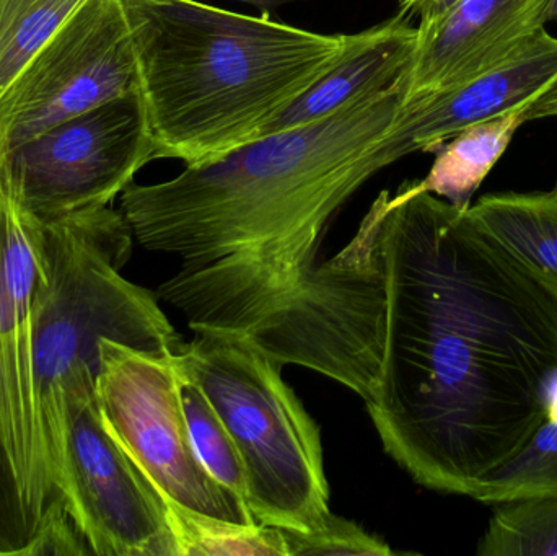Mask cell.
Returning <instances> with one entry per match:
<instances>
[{
	"instance_id": "5b68a950",
	"label": "cell",
	"mask_w": 557,
	"mask_h": 556,
	"mask_svg": "<svg viewBox=\"0 0 557 556\" xmlns=\"http://www.w3.org/2000/svg\"><path fill=\"white\" fill-rule=\"evenodd\" d=\"M39 238L33 349L41 400L72 366L88 365L98 375L101 339L156 355L183 348L159 297L121 274L134 242L123 212L103 206L39 221Z\"/></svg>"
},
{
	"instance_id": "30bf717a",
	"label": "cell",
	"mask_w": 557,
	"mask_h": 556,
	"mask_svg": "<svg viewBox=\"0 0 557 556\" xmlns=\"http://www.w3.org/2000/svg\"><path fill=\"white\" fill-rule=\"evenodd\" d=\"M156 160L139 94L100 104L0 156V183L39 221L110 206Z\"/></svg>"
},
{
	"instance_id": "5bb4252c",
	"label": "cell",
	"mask_w": 557,
	"mask_h": 556,
	"mask_svg": "<svg viewBox=\"0 0 557 556\" xmlns=\"http://www.w3.org/2000/svg\"><path fill=\"white\" fill-rule=\"evenodd\" d=\"M418 25L412 16L398 15L360 32L359 41L317 84L264 129L267 134L304 126L333 113L369 91H379L405 77L414 51Z\"/></svg>"
},
{
	"instance_id": "484cf974",
	"label": "cell",
	"mask_w": 557,
	"mask_h": 556,
	"mask_svg": "<svg viewBox=\"0 0 557 556\" xmlns=\"http://www.w3.org/2000/svg\"><path fill=\"white\" fill-rule=\"evenodd\" d=\"M546 415L545 420H557V375L549 387L548 395H546Z\"/></svg>"
},
{
	"instance_id": "ba28073f",
	"label": "cell",
	"mask_w": 557,
	"mask_h": 556,
	"mask_svg": "<svg viewBox=\"0 0 557 556\" xmlns=\"http://www.w3.org/2000/svg\"><path fill=\"white\" fill-rule=\"evenodd\" d=\"M39 221L0 183V495L23 542V555L49 508L61 499L33 349V302L41 273Z\"/></svg>"
},
{
	"instance_id": "8992f818",
	"label": "cell",
	"mask_w": 557,
	"mask_h": 556,
	"mask_svg": "<svg viewBox=\"0 0 557 556\" xmlns=\"http://www.w3.org/2000/svg\"><path fill=\"white\" fill-rule=\"evenodd\" d=\"M386 201L388 193H380L356 235L331 260L221 330L244 333L282 368L311 369L369 400L382 356L380 221Z\"/></svg>"
},
{
	"instance_id": "6da1fadb",
	"label": "cell",
	"mask_w": 557,
	"mask_h": 556,
	"mask_svg": "<svg viewBox=\"0 0 557 556\" xmlns=\"http://www.w3.org/2000/svg\"><path fill=\"white\" fill-rule=\"evenodd\" d=\"M380 248L382 358L367 411L416 483L471 498L545 421L557 296L418 182L389 196Z\"/></svg>"
},
{
	"instance_id": "8fae6325",
	"label": "cell",
	"mask_w": 557,
	"mask_h": 556,
	"mask_svg": "<svg viewBox=\"0 0 557 556\" xmlns=\"http://www.w3.org/2000/svg\"><path fill=\"white\" fill-rule=\"evenodd\" d=\"M136 91V55L123 3L87 0L0 95V156Z\"/></svg>"
},
{
	"instance_id": "ac0fdd59",
	"label": "cell",
	"mask_w": 557,
	"mask_h": 556,
	"mask_svg": "<svg viewBox=\"0 0 557 556\" xmlns=\"http://www.w3.org/2000/svg\"><path fill=\"white\" fill-rule=\"evenodd\" d=\"M471 498L500 505L523 498H557V420H545L532 440L478 485Z\"/></svg>"
},
{
	"instance_id": "d4e9b609",
	"label": "cell",
	"mask_w": 557,
	"mask_h": 556,
	"mask_svg": "<svg viewBox=\"0 0 557 556\" xmlns=\"http://www.w3.org/2000/svg\"><path fill=\"white\" fill-rule=\"evenodd\" d=\"M201 2H208V0H201ZM228 2L248 3V5L257 7L261 13L271 15V13H273L274 10H277L278 7L287 5V3L300 2V0H228Z\"/></svg>"
},
{
	"instance_id": "9c48e42d",
	"label": "cell",
	"mask_w": 557,
	"mask_h": 556,
	"mask_svg": "<svg viewBox=\"0 0 557 556\" xmlns=\"http://www.w3.org/2000/svg\"><path fill=\"white\" fill-rule=\"evenodd\" d=\"M95 394L108 431L166 502L195 515L258 524L247 505L212 479L196 456L180 398L175 355L101 339Z\"/></svg>"
},
{
	"instance_id": "7a4b0ae2",
	"label": "cell",
	"mask_w": 557,
	"mask_h": 556,
	"mask_svg": "<svg viewBox=\"0 0 557 556\" xmlns=\"http://www.w3.org/2000/svg\"><path fill=\"white\" fill-rule=\"evenodd\" d=\"M405 77L320 120L186 165L175 178L131 183L120 211L134 240L183 260L157 297L191 330L225 329L304 280L334 215L398 162L389 133Z\"/></svg>"
},
{
	"instance_id": "277c9868",
	"label": "cell",
	"mask_w": 557,
	"mask_h": 556,
	"mask_svg": "<svg viewBox=\"0 0 557 556\" xmlns=\"http://www.w3.org/2000/svg\"><path fill=\"white\" fill-rule=\"evenodd\" d=\"M175 355L224 421L247 475L258 524L313 532L331 516L320 428L282 379V366L244 333L193 330Z\"/></svg>"
},
{
	"instance_id": "603a6c76",
	"label": "cell",
	"mask_w": 557,
	"mask_h": 556,
	"mask_svg": "<svg viewBox=\"0 0 557 556\" xmlns=\"http://www.w3.org/2000/svg\"><path fill=\"white\" fill-rule=\"evenodd\" d=\"M15 545L12 519H10L9 509L0 495V556L12 554Z\"/></svg>"
},
{
	"instance_id": "d6986e66",
	"label": "cell",
	"mask_w": 557,
	"mask_h": 556,
	"mask_svg": "<svg viewBox=\"0 0 557 556\" xmlns=\"http://www.w3.org/2000/svg\"><path fill=\"white\" fill-rule=\"evenodd\" d=\"M169 505L182 556H288L282 529L235 524Z\"/></svg>"
},
{
	"instance_id": "44dd1931",
	"label": "cell",
	"mask_w": 557,
	"mask_h": 556,
	"mask_svg": "<svg viewBox=\"0 0 557 556\" xmlns=\"http://www.w3.org/2000/svg\"><path fill=\"white\" fill-rule=\"evenodd\" d=\"M478 555L557 556V498H523L496 505Z\"/></svg>"
},
{
	"instance_id": "cb8c5ba5",
	"label": "cell",
	"mask_w": 557,
	"mask_h": 556,
	"mask_svg": "<svg viewBox=\"0 0 557 556\" xmlns=\"http://www.w3.org/2000/svg\"><path fill=\"white\" fill-rule=\"evenodd\" d=\"M527 114H529V120L546 116V114H557V87L543 95L535 103L530 104Z\"/></svg>"
},
{
	"instance_id": "7402d4cb",
	"label": "cell",
	"mask_w": 557,
	"mask_h": 556,
	"mask_svg": "<svg viewBox=\"0 0 557 556\" xmlns=\"http://www.w3.org/2000/svg\"><path fill=\"white\" fill-rule=\"evenodd\" d=\"M288 556L363 555L389 556L395 554L388 544L363 531L354 522L331 512L321 528L313 532L284 531Z\"/></svg>"
},
{
	"instance_id": "9a60e30c",
	"label": "cell",
	"mask_w": 557,
	"mask_h": 556,
	"mask_svg": "<svg viewBox=\"0 0 557 556\" xmlns=\"http://www.w3.org/2000/svg\"><path fill=\"white\" fill-rule=\"evenodd\" d=\"M467 212L557 296V185L486 195Z\"/></svg>"
},
{
	"instance_id": "3957f363",
	"label": "cell",
	"mask_w": 557,
	"mask_h": 556,
	"mask_svg": "<svg viewBox=\"0 0 557 556\" xmlns=\"http://www.w3.org/2000/svg\"><path fill=\"white\" fill-rule=\"evenodd\" d=\"M156 159L211 162L251 140L359 41L201 0H121Z\"/></svg>"
},
{
	"instance_id": "7c38bea8",
	"label": "cell",
	"mask_w": 557,
	"mask_h": 556,
	"mask_svg": "<svg viewBox=\"0 0 557 556\" xmlns=\"http://www.w3.org/2000/svg\"><path fill=\"white\" fill-rule=\"evenodd\" d=\"M549 0H460L422 16L401 107L442 94L512 54L545 28Z\"/></svg>"
},
{
	"instance_id": "ffe728a7",
	"label": "cell",
	"mask_w": 557,
	"mask_h": 556,
	"mask_svg": "<svg viewBox=\"0 0 557 556\" xmlns=\"http://www.w3.org/2000/svg\"><path fill=\"white\" fill-rule=\"evenodd\" d=\"M176 371L183 413L196 456L212 479L234 492L247 505V475L227 427L205 392L178 368Z\"/></svg>"
},
{
	"instance_id": "e0dca14e",
	"label": "cell",
	"mask_w": 557,
	"mask_h": 556,
	"mask_svg": "<svg viewBox=\"0 0 557 556\" xmlns=\"http://www.w3.org/2000/svg\"><path fill=\"white\" fill-rule=\"evenodd\" d=\"M87 0H0V95Z\"/></svg>"
},
{
	"instance_id": "4fadbf2b",
	"label": "cell",
	"mask_w": 557,
	"mask_h": 556,
	"mask_svg": "<svg viewBox=\"0 0 557 556\" xmlns=\"http://www.w3.org/2000/svg\"><path fill=\"white\" fill-rule=\"evenodd\" d=\"M557 87V38L543 28L512 54L474 77L401 107L392 137L398 159L431 152L461 131L522 110Z\"/></svg>"
},
{
	"instance_id": "4316f807",
	"label": "cell",
	"mask_w": 557,
	"mask_h": 556,
	"mask_svg": "<svg viewBox=\"0 0 557 556\" xmlns=\"http://www.w3.org/2000/svg\"><path fill=\"white\" fill-rule=\"evenodd\" d=\"M557 20V0H549L548 10H546V22Z\"/></svg>"
},
{
	"instance_id": "2e32d148",
	"label": "cell",
	"mask_w": 557,
	"mask_h": 556,
	"mask_svg": "<svg viewBox=\"0 0 557 556\" xmlns=\"http://www.w3.org/2000/svg\"><path fill=\"white\" fill-rule=\"evenodd\" d=\"M529 107L474 124L442 144L424 180L418 185L458 209H468L474 193L506 152L525 121Z\"/></svg>"
},
{
	"instance_id": "52a82bcc",
	"label": "cell",
	"mask_w": 557,
	"mask_h": 556,
	"mask_svg": "<svg viewBox=\"0 0 557 556\" xmlns=\"http://www.w3.org/2000/svg\"><path fill=\"white\" fill-rule=\"evenodd\" d=\"M97 372L75 365L42 397L52 479L97 556H182L170 505L108 431Z\"/></svg>"
}]
</instances>
